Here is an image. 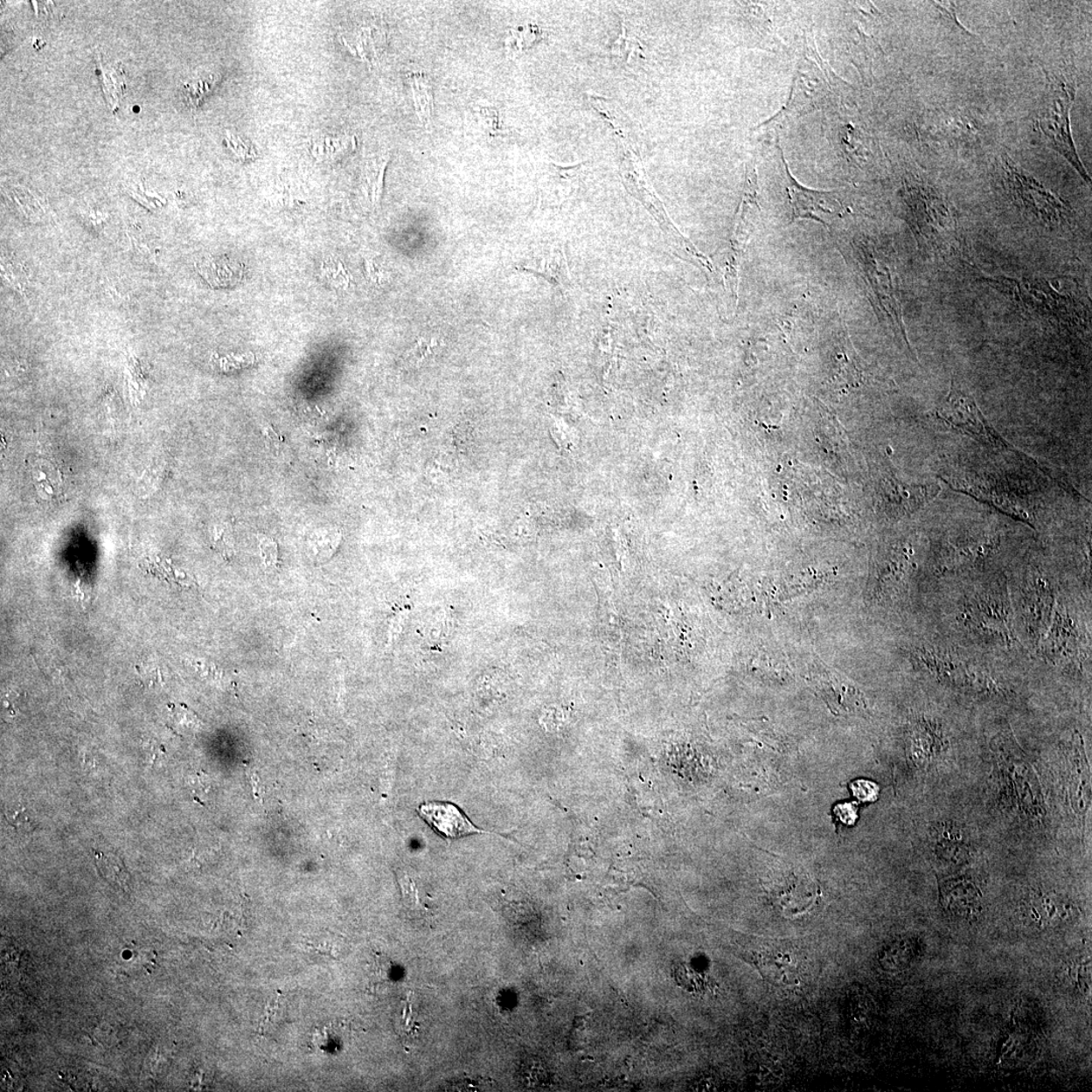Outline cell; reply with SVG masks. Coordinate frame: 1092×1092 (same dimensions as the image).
Wrapping results in <instances>:
<instances>
[{"instance_id": "obj_27", "label": "cell", "mask_w": 1092, "mask_h": 1092, "mask_svg": "<svg viewBox=\"0 0 1092 1092\" xmlns=\"http://www.w3.org/2000/svg\"><path fill=\"white\" fill-rule=\"evenodd\" d=\"M612 53L619 57H626V60L629 62L633 56H644V49L642 42L636 36L629 34L625 24H623L622 35L613 44Z\"/></svg>"}, {"instance_id": "obj_12", "label": "cell", "mask_w": 1092, "mask_h": 1092, "mask_svg": "<svg viewBox=\"0 0 1092 1092\" xmlns=\"http://www.w3.org/2000/svg\"><path fill=\"white\" fill-rule=\"evenodd\" d=\"M419 814L445 838L456 839L471 833L484 832L477 829L458 807L449 803H424L419 807Z\"/></svg>"}, {"instance_id": "obj_30", "label": "cell", "mask_w": 1092, "mask_h": 1092, "mask_svg": "<svg viewBox=\"0 0 1092 1092\" xmlns=\"http://www.w3.org/2000/svg\"><path fill=\"white\" fill-rule=\"evenodd\" d=\"M854 796L862 803H873L878 797V786L867 780H858L851 785Z\"/></svg>"}, {"instance_id": "obj_11", "label": "cell", "mask_w": 1092, "mask_h": 1092, "mask_svg": "<svg viewBox=\"0 0 1092 1092\" xmlns=\"http://www.w3.org/2000/svg\"><path fill=\"white\" fill-rule=\"evenodd\" d=\"M771 894L782 914L795 916L804 914L813 906L817 897V887L809 877L790 874L775 884Z\"/></svg>"}, {"instance_id": "obj_16", "label": "cell", "mask_w": 1092, "mask_h": 1092, "mask_svg": "<svg viewBox=\"0 0 1092 1092\" xmlns=\"http://www.w3.org/2000/svg\"><path fill=\"white\" fill-rule=\"evenodd\" d=\"M344 43L352 54L372 66L386 49V31L378 24L361 25L344 35Z\"/></svg>"}, {"instance_id": "obj_24", "label": "cell", "mask_w": 1092, "mask_h": 1092, "mask_svg": "<svg viewBox=\"0 0 1092 1092\" xmlns=\"http://www.w3.org/2000/svg\"><path fill=\"white\" fill-rule=\"evenodd\" d=\"M54 465L47 461L36 462L33 465L31 476L36 483L37 490L44 497H55L60 494L61 477L59 474L55 473Z\"/></svg>"}, {"instance_id": "obj_21", "label": "cell", "mask_w": 1092, "mask_h": 1092, "mask_svg": "<svg viewBox=\"0 0 1092 1092\" xmlns=\"http://www.w3.org/2000/svg\"><path fill=\"white\" fill-rule=\"evenodd\" d=\"M390 155L383 154L367 161L365 168V189L373 208L380 205L384 191L385 173Z\"/></svg>"}, {"instance_id": "obj_13", "label": "cell", "mask_w": 1092, "mask_h": 1092, "mask_svg": "<svg viewBox=\"0 0 1092 1092\" xmlns=\"http://www.w3.org/2000/svg\"><path fill=\"white\" fill-rule=\"evenodd\" d=\"M997 547L998 542L992 538L965 539L949 544L942 555L941 568L942 571H958L977 567L984 564Z\"/></svg>"}, {"instance_id": "obj_35", "label": "cell", "mask_w": 1092, "mask_h": 1092, "mask_svg": "<svg viewBox=\"0 0 1092 1092\" xmlns=\"http://www.w3.org/2000/svg\"><path fill=\"white\" fill-rule=\"evenodd\" d=\"M8 820L10 824L12 826H14L15 829L21 830V831H28L30 828V824H31L30 817L28 816L27 810H17L14 816H12L11 814V817H8Z\"/></svg>"}, {"instance_id": "obj_28", "label": "cell", "mask_w": 1092, "mask_h": 1092, "mask_svg": "<svg viewBox=\"0 0 1092 1092\" xmlns=\"http://www.w3.org/2000/svg\"><path fill=\"white\" fill-rule=\"evenodd\" d=\"M99 855L100 857L96 855V857H98L96 863H98L102 874L111 878L112 880L119 883L121 887L126 889L129 875L124 865H122L116 857H106L102 854Z\"/></svg>"}, {"instance_id": "obj_1", "label": "cell", "mask_w": 1092, "mask_h": 1092, "mask_svg": "<svg viewBox=\"0 0 1092 1092\" xmlns=\"http://www.w3.org/2000/svg\"><path fill=\"white\" fill-rule=\"evenodd\" d=\"M960 623L981 642L1000 646L1019 643L1010 592L1004 581L972 592L963 604Z\"/></svg>"}, {"instance_id": "obj_22", "label": "cell", "mask_w": 1092, "mask_h": 1092, "mask_svg": "<svg viewBox=\"0 0 1092 1092\" xmlns=\"http://www.w3.org/2000/svg\"><path fill=\"white\" fill-rule=\"evenodd\" d=\"M341 534L337 530L326 528L316 530L308 540V552L315 563H324L332 557L339 546Z\"/></svg>"}, {"instance_id": "obj_38", "label": "cell", "mask_w": 1092, "mask_h": 1092, "mask_svg": "<svg viewBox=\"0 0 1092 1092\" xmlns=\"http://www.w3.org/2000/svg\"><path fill=\"white\" fill-rule=\"evenodd\" d=\"M133 112H135V113H139V112H140V108H139V107H135V108H133Z\"/></svg>"}, {"instance_id": "obj_5", "label": "cell", "mask_w": 1092, "mask_h": 1092, "mask_svg": "<svg viewBox=\"0 0 1092 1092\" xmlns=\"http://www.w3.org/2000/svg\"><path fill=\"white\" fill-rule=\"evenodd\" d=\"M916 228L933 251L949 249L958 236L957 216L951 203L930 186L914 189Z\"/></svg>"}, {"instance_id": "obj_19", "label": "cell", "mask_w": 1092, "mask_h": 1092, "mask_svg": "<svg viewBox=\"0 0 1092 1092\" xmlns=\"http://www.w3.org/2000/svg\"><path fill=\"white\" fill-rule=\"evenodd\" d=\"M945 893L946 906L953 914L970 916L979 906V893L970 883H949Z\"/></svg>"}, {"instance_id": "obj_32", "label": "cell", "mask_w": 1092, "mask_h": 1092, "mask_svg": "<svg viewBox=\"0 0 1092 1092\" xmlns=\"http://www.w3.org/2000/svg\"><path fill=\"white\" fill-rule=\"evenodd\" d=\"M857 811V807L852 803H842L835 807L836 817L846 825H852L856 823L858 818Z\"/></svg>"}, {"instance_id": "obj_34", "label": "cell", "mask_w": 1092, "mask_h": 1092, "mask_svg": "<svg viewBox=\"0 0 1092 1092\" xmlns=\"http://www.w3.org/2000/svg\"><path fill=\"white\" fill-rule=\"evenodd\" d=\"M261 557L267 567H273L277 564V546L274 540L264 538L261 541Z\"/></svg>"}, {"instance_id": "obj_17", "label": "cell", "mask_w": 1092, "mask_h": 1092, "mask_svg": "<svg viewBox=\"0 0 1092 1092\" xmlns=\"http://www.w3.org/2000/svg\"><path fill=\"white\" fill-rule=\"evenodd\" d=\"M408 79L412 98L414 101L415 111L420 122L426 129L430 130L435 120V94H433L432 83L429 76L424 73L422 69L414 68L407 74Z\"/></svg>"}, {"instance_id": "obj_25", "label": "cell", "mask_w": 1092, "mask_h": 1092, "mask_svg": "<svg viewBox=\"0 0 1092 1092\" xmlns=\"http://www.w3.org/2000/svg\"><path fill=\"white\" fill-rule=\"evenodd\" d=\"M673 977L678 984L689 992L702 993L712 990L713 984L706 974L696 970L688 964H680L673 968Z\"/></svg>"}, {"instance_id": "obj_36", "label": "cell", "mask_w": 1092, "mask_h": 1092, "mask_svg": "<svg viewBox=\"0 0 1092 1092\" xmlns=\"http://www.w3.org/2000/svg\"><path fill=\"white\" fill-rule=\"evenodd\" d=\"M474 1082H476L471 1081V1079H469V1081H468V1079H467V1081H457V1082H455L454 1083H452V1082H451L449 1088V1089H451L450 1090H462V1091H463V1090H465V1091L469 1090V1091H471V1090H473V1089H474V1090H475V1091H476V1090H483V1084H481V1082H476V1083H475V1084H474Z\"/></svg>"}, {"instance_id": "obj_9", "label": "cell", "mask_w": 1092, "mask_h": 1092, "mask_svg": "<svg viewBox=\"0 0 1092 1092\" xmlns=\"http://www.w3.org/2000/svg\"><path fill=\"white\" fill-rule=\"evenodd\" d=\"M936 415L958 430L977 441L998 449H1013L982 414L974 399L953 383L948 397L940 406Z\"/></svg>"}, {"instance_id": "obj_15", "label": "cell", "mask_w": 1092, "mask_h": 1092, "mask_svg": "<svg viewBox=\"0 0 1092 1092\" xmlns=\"http://www.w3.org/2000/svg\"><path fill=\"white\" fill-rule=\"evenodd\" d=\"M754 963L762 978L772 985L787 987L798 984L799 969L790 955L774 951L755 954Z\"/></svg>"}, {"instance_id": "obj_26", "label": "cell", "mask_w": 1092, "mask_h": 1092, "mask_svg": "<svg viewBox=\"0 0 1092 1092\" xmlns=\"http://www.w3.org/2000/svg\"><path fill=\"white\" fill-rule=\"evenodd\" d=\"M541 31L535 25L514 28L509 31L505 46L509 55L517 56L533 46L540 38Z\"/></svg>"}, {"instance_id": "obj_37", "label": "cell", "mask_w": 1092, "mask_h": 1092, "mask_svg": "<svg viewBox=\"0 0 1092 1092\" xmlns=\"http://www.w3.org/2000/svg\"><path fill=\"white\" fill-rule=\"evenodd\" d=\"M160 751H164L163 746L154 744V742L151 741L150 754L151 755V757H152V761H151L152 764H155V762H156V760L159 758Z\"/></svg>"}, {"instance_id": "obj_31", "label": "cell", "mask_w": 1092, "mask_h": 1092, "mask_svg": "<svg viewBox=\"0 0 1092 1092\" xmlns=\"http://www.w3.org/2000/svg\"><path fill=\"white\" fill-rule=\"evenodd\" d=\"M36 6V16L38 21L44 24H47L52 21L60 19V11L56 9L54 3L51 2H37L33 3Z\"/></svg>"}, {"instance_id": "obj_8", "label": "cell", "mask_w": 1092, "mask_h": 1092, "mask_svg": "<svg viewBox=\"0 0 1092 1092\" xmlns=\"http://www.w3.org/2000/svg\"><path fill=\"white\" fill-rule=\"evenodd\" d=\"M1087 646L1081 624L1068 607L1059 604L1049 629L1040 643L1046 660L1061 668L1078 667L1088 654Z\"/></svg>"}, {"instance_id": "obj_4", "label": "cell", "mask_w": 1092, "mask_h": 1092, "mask_svg": "<svg viewBox=\"0 0 1092 1092\" xmlns=\"http://www.w3.org/2000/svg\"><path fill=\"white\" fill-rule=\"evenodd\" d=\"M830 71L814 50V46L806 45V53L799 62L796 74L794 76L790 98L786 106L772 120L762 125L771 124L789 118L818 111L824 108L832 94L830 84Z\"/></svg>"}, {"instance_id": "obj_23", "label": "cell", "mask_w": 1092, "mask_h": 1092, "mask_svg": "<svg viewBox=\"0 0 1092 1092\" xmlns=\"http://www.w3.org/2000/svg\"><path fill=\"white\" fill-rule=\"evenodd\" d=\"M915 958V943L909 940H898L883 948L879 960L883 968L894 971L907 968Z\"/></svg>"}, {"instance_id": "obj_14", "label": "cell", "mask_w": 1092, "mask_h": 1092, "mask_svg": "<svg viewBox=\"0 0 1092 1092\" xmlns=\"http://www.w3.org/2000/svg\"><path fill=\"white\" fill-rule=\"evenodd\" d=\"M1026 913L1038 927L1056 928L1074 919L1075 908L1055 894H1038L1031 898Z\"/></svg>"}, {"instance_id": "obj_10", "label": "cell", "mask_w": 1092, "mask_h": 1092, "mask_svg": "<svg viewBox=\"0 0 1092 1092\" xmlns=\"http://www.w3.org/2000/svg\"><path fill=\"white\" fill-rule=\"evenodd\" d=\"M781 157L785 164L792 223L797 219H811L823 225H828L826 217L843 214V205L835 192L813 191L800 185L792 177L783 153H781Z\"/></svg>"}, {"instance_id": "obj_7", "label": "cell", "mask_w": 1092, "mask_h": 1092, "mask_svg": "<svg viewBox=\"0 0 1092 1092\" xmlns=\"http://www.w3.org/2000/svg\"><path fill=\"white\" fill-rule=\"evenodd\" d=\"M1056 609V594L1051 581L1037 568L1026 573L1019 589V609L1027 638L1033 646L1041 643Z\"/></svg>"}, {"instance_id": "obj_29", "label": "cell", "mask_w": 1092, "mask_h": 1092, "mask_svg": "<svg viewBox=\"0 0 1092 1092\" xmlns=\"http://www.w3.org/2000/svg\"><path fill=\"white\" fill-rule=\"evenodd\" d=\"M476 116L477 122H479L484 133L490 136L502 134L500 115L496 108L482 106L479 108Z\"/></svg>"}, {"instance_id": "obj_18", "label": "cell", "mask_w": 1092, "mask_h": 1092, "mask_svg": "<svg viewBox=\"0 0 1092 1092\" xmlns=\"http://www.w3.org/2000/svg\"><path fill=\"white\" fill-rule=\"evenodd\" d=\"M198 273L214 288L234 287L243 276L241 264L227 257H212L199 264Z\"/></svg>"}, {"instance_id": "obj_20", "label": "cell", "mask_w": 1092, "mask_h": 1092, "mask_svg": "<svg viewBox=\"0 0 1092 1092\" xmlns=\"http://www.w3.org/2000/svg\"><path fill=\"white\" fill-rule=\"evenodd\" d=\"M355 148L357 140L352 135L325 136L315 141L312 154L323 163H336L354 151Z\"/></svg>"}, {"instance_id": "obj_33", "label": "cell", "mask_w": 1092, "mask_h": 1092, "mask_svg": "<svg viewBox=\"0 0 1092 1092\" xmlns=\"http://www.w3.org/2000/svg\"><path fill=\"white\" fill-rule=\"evenodd\" d=\"M437 345L438 341L435 339H428L423 337L419 338L415 348L413 349V357H414L420 363V361L428 358Z\"/></svg>"}, {"instance_id": "obj_3", "label": "cell", "mask_w": 1092, "mask_h": 1092, "mask_svg": "<svg viewBox=\"0 0 1092 1092\" xmlns=\"http://www.w3.org/2000/svg\"><path fill=\"white\" fill-rule=\"evenodd\" d=\"M915 657L922 670L946 686L972 694L999 692V685L987 671L952 651L925 646Z\"/></svg>"}, {"instance_id": "obj_6", "label": "cell", "mask_w": 1092, "mask_h": 1092, "mask_svg": "<svg viewBox=\"0 0 1092 1092\" xmlns=\"http://www.w3.org/2000/svg\"><path fill=\"white\" fill-rule=\"evenodd\" d=\"M1005 180L1014 202L1038 219L1048 225L1061 224L1070 214L1069 206L1053 195L1022 168L1003 156Z\"/></svg>"}, {"instance_id": "obj_2", "label": "cell", "mask_w": 1092, "mask_h": 1092, "mask_svg": "<svg viewBox=\"0 0 1092 1092\" xmlns=\"http://www.w3.org/2000/svg\"><path fill=\"white\" fill-rule=\"evenodd\" d=\"M1048 93L1040 113L1037 125L1049 144L1068 159L1087 183H1090L1088 171L1079 159L1072 138L1070 111L1076 95L1075 83L1058 75H1048Z\"/></svg>"}]
</instances>
